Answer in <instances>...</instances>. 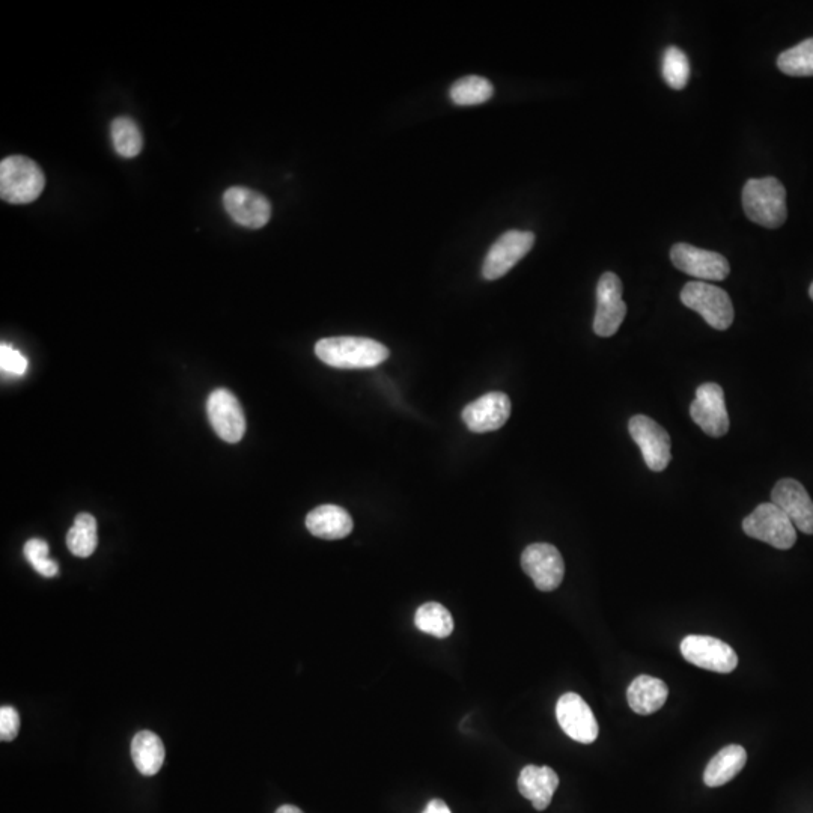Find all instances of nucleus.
Instances as JSON below:
<instances>
[{
    "label": "nucleus",
    "instance_id": "14",
    "mask_svg": "<svg viewBox=\"0 0 813 813\" xmlns=\"http://www.w3.org/2000/svg\"><path fill=\"white\" fill-rule=\"evenodd\" d=\"M223 205L229 217L244 228H264L271 217L270 201L247 187H229L223 195Z\"/></svg>",
    "mask_w": 813,
    "mask_h": 813
},
{
    "label": "nucleus",
    "instance_id": "29",
    "mask_svg": "<svg viewBox=\"0 0 813 813\" xmlns=\"http://www.w3.org/2000/svg\"><path fill=\"white\" fill-rule=\"evenodd\" d=\"M26 559L38 574L43 577H55L59 567L53 559L49 558V544L43 539H29L25 544Z\"/></svg>",
    "mask_w": 813,
    "mask_h": 813
},
{
    "label": "nucleus",
    "instance_id": "30",
    "mask_svg": "<svg viewBox=\"0 0 813 813\" xmlns=\"http://www.w3.org/2000/svg\"><path fill=\"white\" fill-rule=\"evenodd\" d=\"M29 362L19 350L8 344L0 345V368L5 374L20 377L28 371Z\"/></svg>",
    "mask_w": 813,
    "mask_h": 813
},
{
    "label": "nucleus",
    "instance_id": "25",
    "mask_svg": "<svg viewBox=\"0 0 813 813\" xmlns=\"http://www.w3.org/2000/svg\"><path fill=\"white\" fill-rule=\"evenodd\" d=\"M415 624L419 630L431 636L445 639L454 631V619L445 606L439 603H425L419 607L415 616Z\"/></svg>",
    "mask_w": 813,
    "mask_h": 813
},
{
    "label": "nucleus",
    "instance_id": "15",
    "mask_svg": "<svg viewBox=\"0 0 813 813\" xmlns=\"http://www.w3.org/2000/svg\"><path fill=\"white\" fill-rule=\"evenodd\" d=\"M562 731L577 743L592 744L598 738V722L591 707L577 693H565L556 705Z\"/></svg>",
    "mask_w": 813,
    "mask_h": 813
},
{
    "label": "nucleus",
    "instance_id": "32",
    "mask_svg": "<svg viewBox=\"0 0 813 813\" xmlns=\"http://www.w3.org/2000/svg\"><path fill=\"white\" fill-rule=\"evenodd\" d=\"M424 813H452V812L451 809H449L448 804L445 803V801L433 800L427 804Z\"/></svg>",
    "mask_w": 813,
    "mask_h": 813
},
{
    "label": "nucleus",
    "instance_id": "7",
    "mask_svg": "<svg viewBox=\"0 0 813 813\" xmlns=\"http://www.w3.org/2000/svg\"><path fill=\"white\" fill-rule=\"evenodd\" d=\"M535 235L526 231H508L490 247L482 265V276L496 281L514 268L532 250Z\"/></svg>",
    "mask_w": 813,
    "mask_h": 813
},
{
    "label": "nucleus",
    "instance_id": "4",
    "mask_svg": "<svg viewBox=\"0 0 813 813\" xmlns=\"http://www.w3.org/2000/svg\"><path fill=\"white\" fill-rule=\"evenodd\" d=\"M743 530L750 538L770 544L774 549L789 550L797 542L794 524L773 502L762 503L744 518Z\"/></svg>",
    "mask_w": 813,
    "mask_h": 813
},
{
    "label": "nucleus",
    "instance_id": "27",
    "mask_svg": "<svg viewBox=\"0 0 813 813\" xmlns=\"http://www.w3.org/2000/svg\"><path fill=\"white\" fill-rule=\"evenodd\" d=\"M777 67L786 76L812 77L813 76V38L797 44L792 49L780 53L777 58Z\"/></svg>",
    "mask_w": 813,
    "mask_h": 813
},
{
    "label": "nucleus",
    "instance_id": "22",
    "mask_svg": "<svg viewBox=\"0 0 813 813\" xmlns=\"http://www.w3.org/2000/svg\"><path fill=\"white\" fill-rule=\"evenodd\" d=\"M165 746L159 735L151 731H142L134 735L131 741V758L139 773L154 776L159 773L165 762Z\"/></svg>",
    "mask_w": 813,
    "mask_h": 813
},
{
    "label": "nucleus",
    "instance_id": "5",
    "mask_svg": "<svg viewBox=\"0 0 813 813\" xmlns=\"http://www.w3.org/2000/svg\"><path fill=\"white\" fill-rule=\"evenodd\" d=\"M681 302L698 312L713 329L726 330L734 323V305L725 290L705 282H689L681 291Z\"/></svg>",
    "mask_w": 813,
    "mask_h": 813
},
{
    "label": "nucleus",
    "instance_id": "9",
    "mask_svg": "<svg viewBox=\"0 0 813 813\" xmlns=\"http://www.w3.org/2000/svg\"><path fill=\"white\" fill-rule=\"evenodd\" d=\"M670 259L678 270L702 281H723L731 271L725 256L687 243L675 244L670 250Z\"/></svg>",
    "mask_w": 813,
    "mask_h": 813
},
{
    "label": "nucleus",
    "instance_id": "24",
    "mask_svg": "<svg viewBox=\"0 0 813 813\" xmlns=\"http://www.w3.org/2000/svg\"><path fill=\"white\" fill-rule=\"evenodd\" d=\"M67 546L74 556L89 558L98 546L97 520L91 514L77 515L67 535Z\"/></svg>",
    "mask_w": 813,
    "mask_h": 813
},
{
    "label": "nucleus",
    "instance_id": "17",
    "mask_svg": "<svg viewBox=\"0 0 813 813\" xmlns=\"http://www.w3.org/2000/svg\"><path fill=\"white\" fill-rule=\"evenodd\" d=\"M771 502L779 506L795 529L813 535V502L806 488L795 479H782L771 493Z\"/></svg>",
    "mask_w": 813,
    "mask_h": 813
},
{
    "label": "nucleus",
    "instance_id": "34",
    "mask_svg": "<svg viewBox=\"0 0 813 813\" xmlns=\"http://www.w3.org/2000/svg\"><path fill=\"white\" fill-rule=\"evenodd\" d=\"M809 296H810V299H812V300H813V284H812V285H810V288H809Z\"/></svg>",
    "mask_w": 813,
    "mask_h": 813
},
{
    "label": "nucleus",
    "instance_id": "8",
    "mask_svg": "<svg viewBox=\"0 0 813 813\" xmlns=\"http://www.w3.org/2000/svg\"><path fill=\"white\" fill-rule=\"evenodd\" d=\"M628 431L642 451L643 460L652 472H663L672 458V443L663 427L648 416L637 415L628 422Z\"/></svg>",
    "mask_w": 813,
    "mask_h": 813
},
{
    "label": "nucleus",
    "instance_id": "6",
    "mask_svg": "<svg viewBox=\"0 0 813 813\" xmlns=\"http://www.w3.org/2000/svg\"><path fill=\"white\" fill-rule=\"evenodd\" d=\"M521 567L542 592L555 591L564 580V559L555 546L546 542L527 547L521 555Z\"/></svg>",
    "mask_w": 813,
    "mask_h": 813
},
{
    "label": "nucleus",
    "instance_id": "21",
    "mask_svg": "<svg viewBox=\"0 0 813 813\" xmlns=\"http://www.w3.org/2000/svg\"><path fill=\"white\" fill-rule=\"evenodd\" d=\"M747 762V752L738 744H731L720 750L705 768L704 782L710 788L726 785L731 782Z\"/></svg>",
    "mask_w": 813,
    "mask_h": 813
},
{
    "label": "nucleus",
    "instance_id": "26",
    "mask_svg": "<svg viewBox=\"0 0 813 813\" xmlns=\"http://www.w3.org/2000/svg\"><path fill=\"white\" fill-rule=\"evenodd\" d=\"M494 88L485 77L467 76L457 80L449 91V97L458 106H476L493 97Z\"/></svg>",
    "mask_w": 813,
    "mask_h": 813
},
{
    "label": "nucleus",
    "instance_id": "10",
    "mask_svg": "<svg viewBox=\"0 0 813 813\" xmlns=\"http://www.w3.org/2000/svg\"><path fill=\"white\" fill-rule=\"evenodd\" d=\"M208 419L217 436L228 443H238L246 433V416L234 393L217 389L208 396Z\"/></svg>",
    "mask_w": 813,
    "mask_h": 813
},
{
    "label": "nucleus",
    "instance_id": "33",
    "mask_svg": "<svg viewBox=\"0 0 813 813\" xmlns=\"http://www.w3.org/2000/svg\"><path fill=\"white\" fill-rule=\"evenodd\" d=\"M276 813H303V812L302 810L299 809V807L291 806V804H285V806L279 807V809L276 810Z\"/></svg>",
    "mask_w": 813,
    "mask_h": 813
},
{
    "label": "nucleus",
    "instance_id": "28",
    "mask_svg": "<svg viewBox=\"0 0 813 813\" xmlns=\"http://www.w3.org/2000/svg\"><path fill=\"white\" fill-rule=\"evenodd\" d=\"M663 77L664 82L675 91L686 88L690 77V62L683 50L675 46L664 50Z\"/></svg>",
    "mask_w": 813,
    "mask_h": 813
},
{
    "label": "nucleus",
    "instance_id": "1",
    "mask_svg": "<svg viewBox=\"0 0 813 813\" xmlns=\"http://www.w3.org/2000/svg\"><path fill=\"white\" fill-rule=\"evenodd\" d=\"M315 354L332 368L368 369L381 365L389 357V350L374 339L338 336L318 341Z\"/></svg>",
    "mask_w": 813,
    "mask_h": 813
},
{
    "label": "nucleus",
    "instance_id": "20",
    "mask_svg": "<svg viewBox=\"0 0 813 813\" xmlns=\"http://www.w3.org/2000/svg\"><path fill=\"white\" fill-rule=\"evenodd\" d=\"M669 689L654 676L640 675L630 684L627 701L631 710L640 716L657 713L666 704Z\"/></svg>",
    "mask_w": 813,
    "mask_h": 813
},
{
    "label": "nucleus",
    "instance_id": "19",
    "mask_svg": "<svg viewBox=\"0 0 813 813\" xmlns=\"http://www.w3.org/2000/svg\"><path fill=\"white\" fill-rule=\"evenodd\" d=\"M306 527L317 538L342 539L353 530V518L341 506L321 505L309 512Z\"/></svg>",
    "mask_w": 813,
    "mask_h": 813
},
{
    "label": "nucleus",
    "instance_id": "16",
    "mask_svg": "<svg viewBox=\"0 0 813 813\" xmlns=\"http://www.w3.org/2000/svg\"><path fill=\"white\" fill-rule=\"evenodd\" d=\"M463 422L472 433L500 430L511 416V399L502 392L485 393L463 410Z\"/></svg>",
    "mask_w": 813,
    "mask_h": 813
},
{
    "label": "nucleus",
    "instance_id": "2",
    "mask_svg": "<svg viewBox=\"0 0 813 813\" xmlns=\"http://www.w3.org/2000/svg\"><path fill=\"white\" fill-rule=\"evenodd\" d=\"M743 208L752 222L780 228L786 222V190L777 178H752L743 189Z\"/></svg>",
    "mask_w": 813,
    "mask_h": 813
},
{
    "label": "nucleus",
    "instance_id": "18",
    "mask_svg": "<svg viewBox=\"0 0 813 813\" xmlns=\"http://www.w3.org/2000/svg\"><path fill=\"white\" fill-rule=\"evenodd\" d=\"M558 786V774L550 767L527 765L518 777V791L532 801L536 810H546L550 806Z\"/></svg>",
    "mask_w": 813,
    "mask_h": 813
},
{
    "label": "nucleus",
    "instance_id": "23",
    "mask_svg": "<svg viewBox=\"0 0 813 813\" xmlns=\"http://www.w3.org/2000/svg\"><path fill=\"white\" fill-rule=\"evenodd\" d=\"M113 148L124 159H133L139 156L144 147V138L138 124L128 116H119L112 121L110 127Z\"/></svg>",
    "mask_w": 813,
    "mask_h": 813
},
{
    "label": "nucleus",
    "instance_id": "3",
    "mask_svg": "<svg viewBox=\"0 0 813 813\" xmlns=\"http://www.w3.org/2000/svg\"><path fill=\"white\" fill-rule=\"evenodd\" d=\"M46 186V177L38 163L23 156H11L0 163V196L10 204L37 201Z\"/></svg>",
    "mask_w": 813,
    "mask_h": 813
},
{
    "label": "nucleus",
    "instance_id": "13",
    "mask_svg": "<svg viewBox=\"0 0 813 813\" xmlns=\"http://www.w3.org/2000/svg\"><path fill=\"white\" fill-rule=\"evenodd\" d=\"M690 416L708 436H725L729 431V416L722 387L716 383L702 384L696 390Z\"/></svg>",
    "mask_w": 813,
    "mask_h": 813
},
{
    "label": "nucleus",
    "instance_id": "11",
    "mask_svg": "<svg viewBox=\"0 0 813 813\" xmlns=\"http://www.w3.org/2000/svg\"><path fill=\"white\" fill-rule=\"evenodd\" d=\"M622 282L615 273H604L597 287V312L594 332L601 338H610L618 332L627 315V305L622 300Z\"/></svg>",
    "mask_w": 813,
    "mask_h": 813
},
{
    "label": "nucleus",
    "instance_id": "31",
    "mask_svg": "<svg viewBox=\"0 0 813 813\" xmlns=\"http://www.w3.org/2000/svg\"><path fill=\"white\" fill-rule=\"evenodd\" d=\"M20 716L13 707L0 708V738L13 741L19 735Z\"/></svg>",
    "mask_w": 813,
    "mask_h": 813
},
{
    "label": "nucleus",
    "instance_id": "12",
    "mask_svg": "<svg viewBox=\"0 0 813 813\" xmlns=\"http://www.w3.org/2000/svg\"><path fill=\"white\" fill-rule=\"evenodd\" d=\"M681 654L689 663L717 673H731L738 666L734 649L711 636H687L681 642Z\"/></svg>",
    "mask_w": 813,
    "mask_h": 813
}]
</instances>
